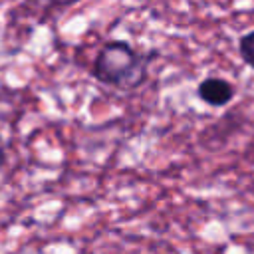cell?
Returning a JSON list of instances; mask_svg holds the SVG:
<instances>
[{
	"instance_id": "cell-4",
	"label": "cell",
	"mask_w": 254,
	"mask_h": 254,
	"mask_svg": "<svg viewBox=\"0 0 254 254\" xmlns=\"http://www.w3.org/2000/svg\"><path fill=\"white\" fill-rule=\"evenodd\" d=\"M4 159H6V147H4V141H2V135H0V167L4 165Z\"/></svg>"
},
{
	"instance_id": "cell-2",
	"label": "cell",
	"mask_w": 254,
	"mask_h": 254,
	"mask_svg": "<svg viewBox=\"0 0 254 254\" xmlns=\"http://www.w3.org/2000/svg\"><path fill=\"white\" fill-rule=\"evenodd\" d=\"M196 93L204 103L212 107H222L234 97V85L222 77H206L200 81Z\"/></svg>"
},
{
	"instance_id": "cell-3",
	"label": "cell",
	"mask_w": 254,
	"mask_h": 254,
	"mask_svg": "<svg viewBox=\"0 0 254 254\" xmlns=\"http://www.w3.org/2000/svg\"><path fill=\"white\" fill-rule=\"evenodd\" d=\"M238 52H240V58L244 60V64H248L250 67H254V30L248 32V34H244L240 38Z\"/></svg>"
},
{
	"instance_id": "cell-1",
	"label": "cell",
	"mask_w": 254,
	"mask_h": 254,
	"mask_svg": "<svg viewBox=\"0 0 254 254\" xmlns=\"http://www.w3.org/2000/svg\"><path fill=\"white\" fill-rule=\"evenodd\" d=\"M95 77L111 87L133 91L147 79V58L127 42H107L93 64Z\"/></svg>"
}]
</instances>
